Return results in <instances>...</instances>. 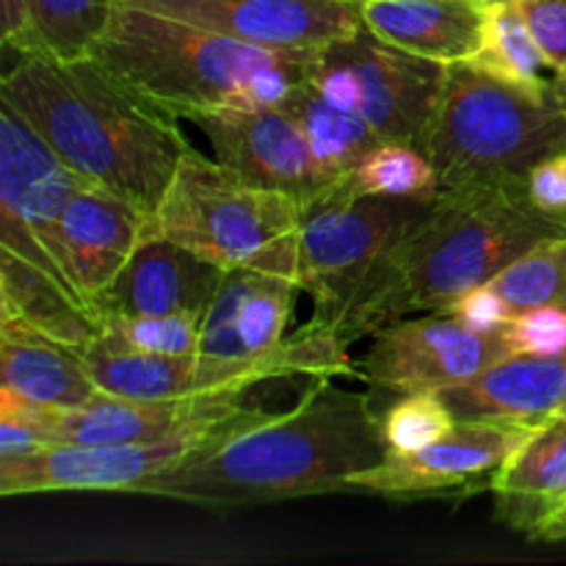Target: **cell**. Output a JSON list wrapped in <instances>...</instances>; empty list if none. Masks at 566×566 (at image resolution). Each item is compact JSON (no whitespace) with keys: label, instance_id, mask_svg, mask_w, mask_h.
I'll list each match as a JSON object with an SVG mask.
<instances>
[{"label":"cell","instance_id":"12","mask_svg":"<svg viewBox=\"0 0 566 566\" xmlns=\"http://www.w3.org/2000/svg\"><path fill=\"white\" fill-rule=\"evenodd\" d=\"M531 431L512 423H453L446 437L420 451H390L385 462L354 475L348 492H374L392 501L492 492Z\"/></svg>","mask_w":566,"mask_h":566},{"label":"cell","instance_id":"38","mask_svg":"<svg viewBox=\"0 0 566 566\" xmlns=\"http://www.w3.org/2000/svg\"><path fill=\"white\" fill-rule=\"evenodd\" d=\"M531 539L534 542H566V506L562 509V512L553 514V517L547 520V523L542 525V528L536 531Z\"/></svg>","mask_w":566,"mask_h":566},{"label":"cell","instance_id":"24","mask_svg":"<svg viewBox=\"0 0 566 566\" xmlns=\"http://www.w3.org/2000/svg\"><path fill=\"white\" fill-rule=\"evenodd\" d=\"M0 321L28 326L77 354H86L105 332L92 304L6 249H0Z\"/></svg>","mask_w":566,"mask_h":566},{"label":"cell","instance_id":"33","mask_svg":"<svg viewBox=\"0 0 566 566\" xmlns=\"http://www.w3.org/2000/svg\"><path fill=\"white\" fill-rule=\"evenodd\" d=\"M517 6L525 25L558 75L566 64V0H517Z\"/></svg>","mask_w":566,"mask_h":566},{"label":"cell","instance_id":"41","mask_svg":"<svg viewBox=\"0 0 566 566\" xmlns=\"http://www.w3.org/2000/svg\"><path fill=\"white\" fill-rule=\"evenodd\" d=\"M558 415H562V418H566V396H564V401H562V409H558Z\"/></svg>","mask_w":566,"mask_h":566},{"label":"cell","instance_id":"36","mask_svg":"<svg viewBox=\"0 0 566 566\" xmlns=\"http://www.w3.org/2000/svg\"><path fill=\"white\" fill-rule=\"evenodd\" d=\"M528 193L536 208L566 219V149L547 155L531 169Z\"/></svg>","mask_w":566,"mask_h":566},{"label":"cell","instance_id":"22","mask_svg":"<svg viewBox=\"0 0 566 566\" xmlns=\"http://www.w3.org/2000/svg\"><path fill=\"white\" fill-rule=\"evenodd\" d=\"M495 520L534 536L566 506V418L536 426L492 484Z\"/></svg>","mask_w":566,"mask_h":566},{"label":"cell","instance_id":"13","mask_svg":"<svg viewBox=\"0 0 566 566\" xmlns=\"http://www.w3.org/2000/svg\"><path fill=\"white\" fill-rule=\"evenodd\" d=\"M219 426L155 442H116V446L55 442L31 457L0 459V495L14 497L72 490L138 492L147 481L158 479L180 459H186L193 448L202 446Z\"/></svg>","mask_w":566,"mask_h":566},{"label":"cell","instance_id":"35","mask_svg":"<svg viewBox=\"0 0 566 566\" xmlns=\"http://www.w3.org/2000/svg\"><path fill=\"white\" fill-rule=\"evenodd\" d=\"M55 446L39 420L20 409L0 403V459H22L42 448Z\"/></svg>","mask_w":566,"mask_h":566},{"label":"cell","instance_id":"28","mask_svg":"<svg viewBox=\"0 0 566 566\" xmlns=\"http://www.w3.org/2000/svg\"><path fill=\"white\" fill-rule=\"evenodd\" d=\"M473 64L531 88H551L556 83V70L525 25L517 3L495 6L486 11L484 42H481Z\"/></svg>","mask_w":566,"mask_h":566},{"label":"cell","instance_id":"15","mask_svg":"<svg viewBox=\"0 0 566 566\" xmlns=\"http://www.w3.org/2000/svg\"><path fill=\"white\" fill-rule=\"evenodd\" d=\"M213 144L219 164L247 182L296 197L307 208L332 186L321 175L302 127L282 105H230L191 119Z\"/></svg>","mask_w":566,"mask_h":566},{"label":"cell","instance_id":"8","mask_svg":"<svg viewBox=\"0 0 566 566\" xmlns=\"http://www.w3.org/2000/svg\"><path fill=\"white\" fill-rule=\"evenodd\" d=\"M304 77L332 103L363 116L381 142L423 149L446 66L403 53L363 25L315 50Z\"/></svg>","mask_w":566,"mask_h":566},{"label":"cell","instance_id":"18","mask_svg":"<svg viewBox=\"0 0 566 566\" xmlns=\"http://www.w3.org/2000/svg\"><path fill=\"white\" fill-rule=\"evenodd\" d=\"M457 423H512L536 429L558 415L566 396V357L509 354L459 385L437 390Z\"/></svg>","mask_w":566,"mask_h":566},{"label":"cell","instance_id":"29","mask_svg":"<svg viewBox=\"0 0 566 566\" xmlns=\"http://www.w3.org/2000/svg\"><path fill=\"white\" fill-rule=\"evenodd\" d=\"M514 315L531 307L566 310V235L547 238L490 282Z\"/></svg>","mask_w":566,"mask_h":566},{"label":"cell","instance_id":"31","mask_svg":"<svg viewBox=\"0 0 566 566\" xmlns=\"http://www.w3.org/2000/svg\"><path fill=\"white\" fill-rule=\"evenodd\" d=\"M390 451H420L453 429V415L437 390L403 392L387 412H381Z\"/></svg>","mask_w":566,"mask_h":566},{"label":"cell","instance_id":"26","mask_svg":"<svg viewBox=\"0 0 566 566\" xmlns=\"http://www.w3.org/2000/svg\"><path fill=\"white\" fill-rule=\"evenodd\" d=\"M122 0H28V28L20 55L55 61L92 59Z\"/></svg>","mask_w":566,"mask_h":566},{"label":"cell","instance_id":"37","mask_svg":"<svg viewBox=\"0 0 566 566\" xmlns=\"http://www.w3.org/2000/svg\"><path fill=\"white\" fill-rule=\"evenodd\" d=\"M3 3V44L17 48L28 28V0H0Z\"/></svg>","mask_w":566,"mask_h":566},{"label":"cell","instance_id":"30","mask_svg":"<svg viewBox=\"0 0 566 566\" xmlns=\"http://www.w3.org/2000/svg\"><path fill=\"white\" fill-rule=\"evenodd\" d=\"M202 315H103L105 332L99 340L122 352L193 354L202 343Z\"/></svg>","mask_w":566,"mask_h":566},{"label":"cell","instance_id":"40","mask_svg":"<svg viewBox=\"0 0 566 566\" xmlns=\"http://www.w3.org/2000/svg\"><path fill=\"white\" fill-rule=\"evenodd\" d=\"M479 3L481 9H495V6H506V3H517V0H473Z\"/></svg>","mask_w":566,"mask_h":566},{"label":"cell","instance_id":"10","mask_svg":"<svg viewBox=\"0 0 566 566\" xmlns=\"http://www.w3.org/2000/svg\"><path fill=\"white\" fill-rule=\"evenodd\" d=\"M86 180L0 99V249L36 265L86 302L72 274L61 219Z\"/></svg>","mask_w":566,"mask_h":566},{"label":"cell","instance_id":"27","mask_svg":"<svg viewBox=\"0 0 566 566\" xmlns=\"http://www.w3.org/2000/svg\"><path fill=\"white\" fill-rule=\"evenodd\" d=\"M332 188L340 197H392L409 202H434L440 197V180L429 155L398 142H381Z\"/></svg>","mask_w":566,"mask_h":566},{"label":"cell","instance_id":"39","mask_svg":"<svg viewBox=\"0 0 566 566\" xmlns=\"http://www.w3.org/2000/svg\"><path fill=\"white\" fill-rule=\"evenodd\" d=\"M553 86H556V94H558V99H562V103H564V108H566V64L562 66V70H558V75H556V83H553Z\"/></svg>","mask_w":566,"mask_h":566},{"label":"cell","instance_id":"32","mask_svg":"<svg viewBox=\"0 0 566 566\" xmlns=\"http://www.w3.org/2000/svg\"><path fill=\"white\" fill-rule=\"evenodd\" d=\"M501 335L512 354L566 357V310L531 307L512 315L501 326Z\"/></svg>","mask_w":566,"mask_h":566},{"label":"cell","instance_id":"14","mask_svg":"<svg viewBox=\"0 0 566 566\" xmlns=\"http://www.w3.org/2000/svg\"><path fill=\"white\" fill-rule=\"evenodd\" d=\"M0 403H9L39 420L53 442H77V446L169 440L224 423L249 407L243 392L186 398H122L99 392L81 409H44L6 387H0Z\"/></svg>","mask_w":566,"mask_h":566},{"label":"cell","instance_id":"16","mask_svg":"<svg viewBox=\"0 0 566 566\" xmlns=\"http://www.w3.org/2000/svg\"><path fill=\"white\" fill-rule=\"evenodd\" d=\"M238 42L313 53L363 28V6L343 0H122Z\"/></svg>","mask_w":566,"mask_h":566},{"label":"cell","instance_id":"5","mask_svg":"<svg viewBox=\"0 0 566 566\" xmlns=\"http://www.w3.org/2000/svg\"><path fill=\"white\" fill-rule=\"evenodd\" d=\"M562 149L566 108L556 86L512 83L473 61L446 66L440 103L423 142L440 193L470 188L528 191L531 169Z\"/></svg>","mask_w":566,"mask_h":566},{"label":"cell","instance_id":"11","mask_svg":"<svg viewBox=\"0 0 566 566\" xmlns=\"http://www.w3.org/2000/svg\"><path fill=\"white\" fill-rule=\"evenodd\" d=\"M370 337L374 346L354 368L359 379L390 396L459 385L512 354L501 329H473L448 313L409 315Z\"/></svg>","mask_w":566,"mask_h":566},{"label":"cell","instance_id":"1","mask_svg":"<svg viewBox=\"0 0 566 566\" xmlns=\"http://www.w3.org/2000/svg\"><path fill=\"white\" fill-rule=\"evenodd\" d=\"M387 453L390 442L374 396L315 376L296 407L243 409L136 495L208 509L265 506L348 492L354 475L381 464Z\"/></svg>","mask_w":566,"mask_h":566},{"label":"cell","instance_id":"2","mask_svg":"<svg viewBox=\"0 0 566 566\" xmlns=\"http://www.w3.org/2000/svg\"><path fill=\"white\" fill-rule=\"evenodd\" d=\"M9 103L88 186L155 219L191 149L177 119L94 59L20 55L0 83Z\"/></svg>","mask_w":566,"mask_h":566},{"label":"cell","instance_id":"19","mask_svg":"<svg viewBox=\"0 0 566 566\" xmlns=\"http://www.w3.org/2000/svg\"><path fill=\"white\" fill-rule=\"evenodd\" d=\"M221 276L224 269L155 232L94 307L99 315L205 313Z\"/></svg>","mask_w":566,"mask_h":566},{"label":"cell","instance_id":"42","mask_svg":"<svg viewBox=\"0 0 566 566\" xmlns=\"http://www.w3.org/2000/svg\"><path fill=\"white\" fill-rule=\"evenodd\" d=\"M343 3H357V6H365L368 0H343Z\"/></svg>","mask_w":566,"mask_h":566},{"label":"cell","instance_id":"6","mask_svg":"<svg viewBox=\"0 0 566 566\" xmlns=\"http://www.w3.org/2000/svg\"><path fill=\"white\" fill-rule=\"evenodd\" d=\"M302 221L296 197L247 182L191 147L155 213V230L224 271L296 280Z\"/></svg>","mask_w":566,"mask_h":566},{"label":"cell","instance_id":"21","mask_svg":"<svg viewBox=\"0 0 566 566\" xmlns=\"http://www.w3.org/2000/svg\"><path fill=\"white\" fill-rule=\"evenodd\" d=\"M486 11L473 0H368L363 22L392 48L451 66L475 59Z\"/></svg>","mask_w":566,"mask_h":566},{"label":"cell","instance_id":"4","mask_svg":"<svg viewBox=\"0 0 566 566\" xmlns=\"http://www.w3.org/2000/svg\"><path fill=\"white\" fill-rule=\"evenodd\" d=\"M315 53V50H313ZM313 53L260 48L119 3L92 59L175 119L230 105H282Z\"/></svg>","mask_w":566,"mask_h":566},{"label":"cell","instance_id":"17","mask_svg":"<svg viewBox=\"0 0 566 566\" xmlns=\"http://www.w3.org/2000/svg\"><path fill=\"white\" fill-rule=\"evenodd\" d=\"M298 293V282L287 276L224 271L202 315L199 352L224 359H254L274 352L285 340Z\"/></svg>","mask_w":566,"mask_h":566},{"label":"cell","instance_id":"23","mask_svg":"<svg viewBox=\"0 0 566 566\" xmlns=\"http://www.w3.org/2000/svg\"><path fill=\"white\" fill-rule=\"evenodd\" d=\"M0 387L44 409H81L103 392L83 354L14 321H0Z\"/></svg>","mask_w":566,"mask_h":566},{"label":"cell","instance_id":"3","mask_svg":"<svg viewBox=\"0 0 566 566\" xmlns=\"http://www.w3.org/2000/svg\"><path fill=\"white\" fill-rule=\"evenodd\" d=\"M562 235L566 219L536 208L528 191L440 193L354 293L335 329L337 340L348 348L392 321L442 313L459 296L495 280L536 243Z\"/></svg>","mask_w":566,"mask_h":566},{"label":"cell","instance_id":"7","mask_svg":"<svg viewBox=\"0 0 566 566\" xmlns=\"http://www.w3.org/2000/svg\"><path fill=\"white\" fill-rule=\"evenodd\" d=\"M99 390L122 398H186L247 392L260 381L285 376H357L348 348L332 332L304 324L280 348L254 359L193 354H138L94 343L86 354Z\"/></svg>","mask_w":566,"mask_h":566},{"label":"cell","instance_id":"9","mask_svg":"<svg viewBox=\"0 0 566 566\" xmlns=\"http://www.w3.org/2000/svg\"><path fill=\"white\" fill-rule=\"evenodd\" d=\"M429 202L340 197L326 188L304 208L296 282L313 296L310 324L335 335L348 302Z\"/></svg>","mask_w":566,"mask_h":566},{"label":"cell","instance_id":"34","mask_svg":"<svg viewBox=\"0 0 566 566\" xmlns=\"http://www.w3.org/2000/svg\"><path fill=\"white\" fill-rule=\"evenodd\" d=\"M442 313L453 315V318L464 321L468 326L481 332H497L509 318L514 315V310L509 307L506 298L495 291V287L486 282V285L473 287L464 296H459L451 307H446Z\"/></svg>","mask_w":566,"mask_h":566},{"label":"cell","instance_id":"25","mask_svg":"<svg viewBox=\"0 0 566 566\" xmlns=\"http://www.w3.org/2000/svg\"><path fill=\"white\" fill-rule=\"evenodd\" d=\"M282 108L302 127L315 164L329 182L343 180L370 149L381 144L379 133L363 116L332 103L307 77L287 94Z\"/></svg>","mask_w":566,"mask_h":566},{"label":"cell","instance_id":"20","mask_svg":"<svg viewBox=\"0 0 566 566\" xmlns=\"http://www.w3.org/2000/svg\"><path fill=\"white\" fill-rule=\"evenodd\" d=\"M61 232L77 287L94 307L136 249L158 230L155 219L144 216L130 202L83 182L66 205Z\"/></svg>","mask_w":566,"mask_h":566}]
</instances>
